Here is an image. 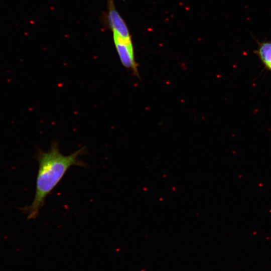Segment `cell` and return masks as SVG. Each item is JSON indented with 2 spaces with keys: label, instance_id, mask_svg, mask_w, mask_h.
<instances>
[{
  "label": "cell",
  "instance_id": "1",
  "mask_svg": "<svg viewBox=\"0 0 271 271\" xmlns=\"http://www.w3.org/2000/svg\"><path fill=\"white\" fill-rule=\"evenodd\" d=\"M86 153V149L84 147L71 155L65 156L60 152L56 141L52 143L48 151L37 149L35 158L39 163V167L34 199L30 205L20 209L27 214L28 219H35L39 216L46 197L71 166L86 167V163L79 159Z\"/></svg>",
  "mask_w": 271,
  "mask_h": 271
},
{
  "label": "cell",
  "instance_id": "2",
  "mask_svg": "<svg viewBox=\"0 0 271 271\" xmlns=\"http://www.w3.org/2000/svg\"><path fill=\"white\" fill-rule=\"evenodd\" d=\"M115 47L122 65L138 73L133 47L131 38H124L113 35Z\"/></svg>",
  "mask_w": 271,
  "mask_h": 271
},
{
  "label": "cell",
  "instance_id": "3",
  "mask_svg": "<svg viewBox=\"0 0 271 271\" xmlns=\"http://www.w3.org/2000/svg\"><path fill=\"white\" fill-rule=\"evenodd\" d=\"M107 20L113 35L124 38H131L128 27L116 10L113 0H108Z\"/></svg>",
  "mask_w": 271,
  "mask_h": 271
},
{
  "label": "cell",
  "instance_id": "4",
  "mask_svg": "<svg viewBox=\"0 0 271 271\" xmlns=\"http://www.w3.org/2000/svg\"><path fill=\"white\" fill-rule=\"evenodd\" d=\"M255 40L257 47L253 53L258 57L264 68L271 72V41L260 42Z\"/></svg>",
  "mask_w": 271,
  "mask_h": 271
}]
</instances>
